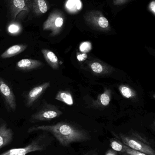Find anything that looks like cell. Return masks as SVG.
I'll use <instances>...</instances> for the list:
<instances>
[{
	"label": "cell",
	"instance_id": "cell-12",
	"mask_svg": "<svg viewBox=\"0 0 155 155\" xmlns=\"http://www.w3.org/2000/svg\"><path fill=\"white\" fill-rule=\"evenodd\" d=\"M43 65V63L39 60L24 59L17 62L16 67L18 70L21 71H30L38 69Z\"/></svg>",
	"mask_w": 155,
	"mask_h": 155
},
{
	"label": "cell",
	"instance_id": "cell-9",
	"mask_svg": "<svg viewBox=\"0 0 155 155\" xmlns=\"http://www.w3.org/2000/svg\"><path fill=\"white\" fill-rule=\"evenodd\" d=\"M0 94L4 100L8 110L15 112L16 109V99L9 85L0 77Z\"/></svg>",
	"mask_w": 155,
	"mask_h": 155
},
{
	"label": "cell",
	"instance_id": "cell-2",
	"mask_svg": "<svg viewBox=\"0 0 155 155\" xmlns=\"http://www.w3.org/2000/svg\"><path fill=\"white\" fill-rule=\"evenodd\" d=\"M52 141V137L47 134V132H45L36 136L26 146L10 149L0 155H26L34 152H42L47 149Z\"/></svg>",
	"mask_w": 155,
	"mask_h": 155
},
{
	"label": "cell",
	"instance_id": "cell-17",
	"mask_svg": "<svg viewBox=\"0 0 155 155\" xmlns=\"http://www.w3.org/2000/svg\"><path fill=\"white\" fill-rule=\"evenodd\" d=\"M112 97V92L110 89H105L103 93L98 96L97 104L102 106L106 107L109 105Z\"/></svg>",
	"mask_w": 155,
	"mask_h": 155
},
{
	"label": "cell",
	"instance_id": "cell-8",
	"mask_svg": "<svg viewBox=\"0 0 155 155\" xmlns=\"http://www.w3.org/2000/svg\"><path fill=\"white\" fill-rule=\"evenodd\" d=\"M84 68L91 73L96 76L109 75L114 71V69L98 59H90L85 63Z\"/></svg>",
	"mask_w": 155,
	"mask_h": 155
},
{
	"label": "cell",
	"instance_id": "cell-5",
	"mask_svg": "<svg viewBox=\"0 0 155 155\" xmlns=\"http://www.w3.org/2000/svg\"><path fill=\"white\" fill-rule=\"evenodd\" d=\"M83 18L86 23L93 30L105 32L111 31L109 21L101 11L92 10L85 14Z\"/></svg>",
	"mask_w": 155,
	"mask_h": 155
},
{
	"label": "cell",
	"instance_id": "cell-22",
	"mask_svg": "<svg viewBox=\"0 0 155 155\" xmlns=\"http://www.w3.org/2000/svg\"><path fill=\"white\" fill-rule=\"evenodd\" d=\"M21 30V27L17 24H12L8 26V32L14 35L19 34Z\"/></svg>",
	"mask_w": 155,
	"mask_h": 155
},
{
	"label": "cell",
	"instance_id": "cell-3",
	"mask_svg": "<svg viewBox=\"0 0 155 155\" xmlns=\"http://www.w3.org/2000/svg\"><path fill=\"white\" fill-rule=\"evenodd\" d=\"M122 142L129 148L147 155H155L154 150L149 142L137 133L119 134Z\"/></svg>",
	"mask_w": 155,
	"mask_h": 155
},
{
	"label": "cell",
	"instance_id": "cell-15",
	"mask_svg": "<svg viewBox=\"0 0 155 155\" xmlns=\"http://www.w3.org/2000/svg\"><path fill=\"white\" fill-rule=\"evenodd\" d=\"M32 13L37 16L45 13L49 9V5L45 0H32Z\"/></svg>",
	"mask_w": 155,
	"mask_h": 155
},
{
	"label": "cell",
	"instance_id": "cell-20",
	"mask_svg": "<svg viewBox=\"0 0 155 155\" xmlns=\"http://www.w3.org/2000/svg\"><path fill=\"white\" fill-rule=\"evenodd\" d=\"M110 146L112 148V150H114L116 153H119L120 154L124 153L126 145L123 142L115 138L110 139Z\"/></svg>",
	"mask_w": 155,
	"mask_h": 155
},
{
	"label": "cell",
	"instance_id": "cell-11",
	"mask_svg": "<svg viewBox=\"0 0 155 155\" xmlns=\"http://www.w3.org/2000/svg\"><path fill=\"white\" fill-rule=\"evenodd\" d=\"M14 133L6 122L0 119V150L9 145L13 141Z\"/></svg>",
	"mask_w": 155,
	"mask_h": 155
},
{
	"label": "cell",
	"instance_id": "cell-29",
	"mask_svg": "<svg viewBox=\"0 0 155 155\" xmlns=\"http://www.w3.org/2000/svg\"><path fill=\"white\" fill-rule=\"evenodd\" d=\"M0 31H1V29H0Z\"/></svg>",
	"mask_w": 155,
	"mask_h": 155
},
{
	"label": "cell",
	"instance_id": "cell-14",
	"mask_svg": "<svg viewBox=\"0 0 155 155\" xmlns=\"http://www.w3.org/2000/svg\"><path fill=\"white\" fill-rule=\"evenodd\" d=\"M27 45L18 44L12 45L8 48L1 55L2 59H7L16 56L26 50Z\"/></svg>",
	"mask_w": 155,
	"mask_h": 155
},
{
	"label": "cell",
	"instance_id": "cell-24",
	"mask_svg": "<svg viewBox=\"0 0 155 155\" xmlns=\"http://www.w3.org/2000/svg\"><path fill=\"white\" fill-rule=\"evenodd\" d=\"M76 57H77V60L79 61L82 62L87 60V54L86 53L79 52L76 54Z\"/></svg>",
	"mask_w": 155,
	"mask_h": 155
},
{
	"label": "cell",
	"instance_id": "cell-13",
	"mask_svg": "<svg viewBox=\"0 0 155 155\" xmlns=\"http://www.w3.org/2000/svg\"><path fill=\"white\" fill-rule=\"evenodd\" d=\"M42 52L45 60L51 68L54 70L59 69L60 66L59 60L53 52L48 49H43L42 50Z\"/></svg>",
	"mask_w": 155,
	"mask_h": 155
},
{
	"label": "cell",
	"instance_id": "cell-10",
	"mask_svg": "<svg viewBox=\"0 0 155 155\" xmlns=\"http://www.w3.org/2000/svg\"><path fill=\"white\" fill-rule=\"evenodd\" d=\"M50 86V83L45 82L33 87L32 90H30L26 95V106L27 107H32Z\"/></svg>",
	"mask_w": 155,
	"mask_h": 155
},
{
	"label": "cell",
	"instance_id": "cell-23",
	"mask_svg": "<svg viewBox=\"0 0 155 155\" xmlns=\"http://www.w3.org/2000/svg\"><path fill=\"white\" fill-rule=\"evenodd\" d=\"M121 155H147L141 152L133 150L131 148H129L128 147L126 146V147L125 151L124 153L121 154Z\"/></svg>",
	"mask_w": 155,
	"mask_h": 155
},
{
	"label": "cell",
	"instance_id": "cell-16",
	"mask_svg": "<svg viewBox=\"0 0 155 155\" xmlns=\"http://www.w3.org/2000/svg\"><path fill=\"white\" fill-rule=\"evenodd\" d=\"M55 99L61 101L67 105L72 106L74 104L73 98L71 92L68 90H61L56 94Z\"/></svg>",
	"mask_w": 155,
	"mask_h": 155
},
{
	"label": "cell",
	"instance_id": "cell-19",
	"mask_svg": "<svg viewBox=\"0 0 155 155\" xmlns=\"http://www.w3.org/2000/svg\"><path fill=\"white\" fill-rule=\"evenodd\" d=\"M65 6L67 12L70 13H75L82 8V2L80 0H68Z\"/></svg>",
	"mask_w": 155,
	"mask_h": 155
},
{
	"label": "cell",
	"instance_id": "cell-28",
	"mask_svg": "<svg viewBox=\"0 0 155 155\" xmlns=\"http://www.w3.org/2000/svg\"><path fill=\"white\" fill-rule=\"evenodd\" d=\"M96 155V154H94V155Z\"/></svg>",
	"mask_w": 155,
	"mask_h": 155
},
{
	"label": "cell",
	"instance_id": "cell-4",
	"mask_svg": "<svg viewBox=\"0 0 155 155\" xmlns=\"http://www.w3.org/2000/svg\"><path fill=\"white\" fill-rule=\"evenodd\" d=\"M11 18L22 20L32 13V0H6Z\"/></svg>",
	"mask_w": 155,
	"mask_h": 155
},
{
	"label": "cell",
	"instance_id": "cell-27",
	"mask_svg": "<svg viewBox=\"0 0 155 155\" xmlns=\"http://www.w3.org/2000/svg\"><path fill=\"white\" fill-rule=\"evenodd\" d=\"M105 155H117V153H116V152L114 150H109L106 152Z\"/></svg>",
	"mask_w": 155,
	"mask_h": 155
},
{
	"label": "cell",
	"instance_id": "cell-1",
	"mask_svg": "<svg viewBox=\"0 0 155 155\" xmlns=\"http://www.w3.org/2000/svg\"><path fill=\"white\" fill-rule=\"evenodd\" d=\"M38 131L50 133L64 147L68 146L72 143L85 142L90 139V137L84 130L66 122H59L53 125L34 126L28 128L27 133Z\"/></svg>",
	"mask_w": 155,
	"mask_h": 155
},
{
	"label": "cell",
	"instance_id": "cell-7",
	"mask_svg": "<svg viewBox=\"0 0 155 155\" xmlns=\"http://www.w3.org/2000/svg\"><path fill=\"white\" fill-rule=\"evenodd\" d=\"M63 113L56 106L46 104L37 112L32 115L30 119L31 123L48 121L57 118Z\"/></svg>",
	"mask_w": 155,
	"mask_h": 155
},
{
	"label": "cell",
	"instance_id": "cell-18",
	"mask_svg": "<svg viewBox=\"0 0 155 155\" xmlns=\"http://www.w3.org/2000/svg\"><path fill=\"white\" fill-rule=\"evenodd\" d=\"M119 90L122 96L125 98L134 99L136 97V92L127 85H121L119 86Z\"/></svg>",
	"mask_w": 155,
	"mask_h": 155
},
{
	"label": "cell",
	"instance_id": "cell-21",
	"mask_svg": "<svg viewBox=\"0 0 155 155\" xmlns=\"http://www.w3.org/2000/svg\"><path fill=\"white\" fill-rule=\"evenodd\" d=\"M92 49V45L91 42L88 41L82 42L79 46V50L82 53H87L91 51Z\"/></svg>",
	"mask_w": 155,
	"mask_h": 155
},
{
	"label": "cell",
	"instance_id": "cell-26",
	"mask_svg": "<svg viewBox=\"0 0 155 155\" xmlns=\"http://www.w3.org/2000/svg\"><path fill=\"white\" fill-rule=\"evenodd\" d=\"M148 9L153 13L154 15L155 14V2L154 0L152 1L149 4Z\"/></svg>",
	"mask_w": 155,
	"mask_h": 155
},
{
	"label": "cell",
	"instance_id": "cell-6",
	"mask_svg": "<svg viewBox=\"0 0 155 155\" xmlns=\"http://www.w3.org/2000/svg\"><path fill=\"white\" fill-rule=\"evenodd\" d=\"M64 15L60 10L52 12L43 24V30L51 31L50 35L55 36L59 35L62 30L65 23Z\"/></svg>",
	"mask_w": 155,
	"mask_h": 155
},
{
	"label": "cell",
	"instance_id": "cell-25",
	"mask_svg": "<svg viewBox=\"0 0 155 155\" xmlns=\"http://www.w3.org/2000/svg\"><path fill=\"white\" fill-rule=\"evenodd\" d=\"M131 0H113V4L115 5H121L127 3Z\"/></svg>",
	"mask_w": 155,
	"mask_h": 155
}]
</instances>
